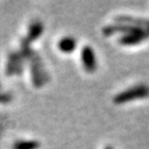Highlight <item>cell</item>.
<instances>
[{
    "label": "cell",
    "instance_id": "cell-5",
    "mask_svg": "<svg viewBox=\"0 0 149 149\" xmlns=\"http://www.w3.org/2000/svg\"><path fill=\"white\" fill-rule=\"evenodd\" d=\"M143 28L135 27V26L127 25V24H122V23H117V24H112V25H107L106 27L102 28V34L105 36H111V35L115 34L117 32H121L125 34H130V33L137 32V31L141 30Z\"/></svg>",
    "mask_w": 149,
    "mask_h": 149
},
{
    "label": "cell",
    "instance_id": "cell-4",
    "mask_svg": "<svg viewBox=\"0 0 149 149\" xmlns=\"http://www.w3.org/2000/svg\"><path fill=\"white\" fill-rule=\"evenodd\" d=\"M81 60L83 63V66L87 72H94L96 70V59L95 54L91 47L85 46L82 48L81 51Z\"/></svg>",
    "mask_w": 149,
    "mask_h": 149
},
{
    "label": "cell",
    "instance_id": "cell-3",
    "mask_svg": "<svg viewBox=\"0 0 149 149\" xmlns=\"http://www.w3.org/2000/svg\"><path fill=\"white\" fill-rule=\"evenodd\" d=\"M23 61L24 58L20 54V52H10L7 56V62L5 72L6 76H13V74H21L23 72Z\"/></svg>",
    "mask_w": 149,
    "mask_h": 149
},
{
    "label": "cell",
    "instance_id": "cell-11",
    "mask_svg": "<svg viewBox=\"0 0 149 149\" xmlns=\"http://www.w3.org/2000/svg\"><path fill=\"white\" fill-rule=\"evenodd\" d=\"M10 100H12V94L0 92V102H1V104H7V102H9Z\"/></svg>",
    "mask_w": 149,
    "mask_h": 149
},
{
    "label": "cell",
    "instance_id": "cell-1",
    "mask_svg": "<svg viewBox=\"0 0 149 149\" xmlns=\"http://www.w3.org/2000/svg\"><path fill=\"white\" fill-rule=\"evenodd\" d=\"M149 96V86L144 84H139L134 87L126 89L114 96L113 102L116 105H122L125 102L138 100V98H146Z\"/></svg>",
    "mask_w": 149,
    "mask_h": 149
},
{
    "label": "cell",
    "instance_id": "cell-9",
    "mask_svg": "<svg viewBox=\"0 0 149 149\" xmlns=\"http://www.w3.org/2000/svg\"><path fill=\"white\" fill-rule=\"evenodd\" d=\"M58 48L61 52L66 54L72 53L77 48V40L72 36H65L58 42Z\"/></svg>",
    "mask_w": 149,
    "mask_h": 149
},
{
    "label": "cell",
    "instance_id": "cell-6",
    "mask_svg": "<svg viewBox=\"0 0 149 149\" xmlns=\"http://www.w3.org/2000/svg\"><path fill=\"white\" fill-rule=\"evenodd\" d=\"M149 38V29H141L137 32L130 33L119 38V44L123 46H135Z\"/></svg>",
    "mask_w": 149,
    "mask_h": 149
},
{
    "label": "cell",
    "instance_id": "cell-7",
    "mask_svg": "<svg viewBox=\"0 0 149 149\" xmlns=\"http://www.w3.org/2000/svg\"><path fill=\"white\" fill-rule=\"evenodd\" d=\"M114 20L116 23L127 24V25L143 28V29H149V20H147V19L134 18L130 16H118Z\"/></svg>",
    "mask_w": 149,
    "mask_h": 149
},
{
    "label": "cell",
    "instance_id": "cell-2",
    "mask_svg": "<svg viewBox=\"0 0 149 149\" xmlns=\"http://www.w3.org/2000/svg\"><path fill=\"white\" fill-rule=\"evenodd\" d=\"M28 60L30 62V74L32 84L36 88H40L49 80L46 70H44V66H42V59L38 56V54L33 52L30 57L28 58Z\"/></svg>",
    "mask_w": 149,
    "mask_h": 149
},
{
    "label": "cell",
    "instance_id": "cell-10",
    "mask_svg": "<svg viewBox=\"0 0 149 149\" xmlns=\"http://www.w3.org/2000/svg\"><path fill=\"white\" fill-rule=\"evenodd\" d=\"M40 143L36 140H29V141H17L13 145V149H38Z\"/></svg>",
    "mask_w": 149,
    "mask_h": 149
},
{
    "label": "cell",
    "instance_id": "cell-12",
    "mask_svg": "<svg viewBox=\"0 0 149 149\" xmlns=\"http://www.w3.org/2000/svg\"><path fill=\"white\" fill-rule=\"evenodd\" d=\"M105 149H113V147H112L111 145H108V146L105 147Z\"/></svg>",
    "mask_w": 149,
    "mask_h": 149
},
{
    "label": "cell",
    "instance_id": "cell-8",
    "mask_svg": "<svg viewBox=\"0 0 149 149\" xmlns=\"http://www.w3.org/2000/svg\"><path fill=\"white\" fill-rule=\"evenodd\" d=\"M42 31H44V24H42V22L38 21V20H34V21L31 22L30 26L28 28L27 36L25 38L29 42H32L34 40H36L42 35Z\"/></svg>",
    "mask_w": 149,
    "mask_h": 149
}]
</instances>
